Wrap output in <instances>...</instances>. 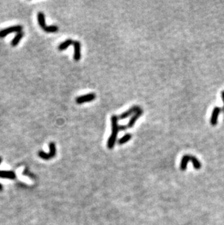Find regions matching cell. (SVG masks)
Here are the masks:
<instances>
[{
  "label": "cell",
  "instance_id": "12",
  "mask_svg": "<svg viewBox=\"0 0 224 225\" xmlns=\"http://www.w3.org/2000/svg\"><path fill=\"white\" fill-rule=\"evenodd\" d=\"M23 35H24V34L22 32H19V33L17 34V35H15V36L12 39V42H11V45H12V47H15V46L18 45V43H20V41L23 38Z\"/></svg>",
  "mask_w": 224,
  "mask_h": 225
},
{
  "label": "cell",
  "instance_id": "10",
  "mask_svg": "<svg viewBox=\"0 0 224 225\" xmlns=\"http://www.w3.org/2000/svg\"><path fill=\"white\" fill-rule=\"evenodd\" d=\"M72 44H74V41H73L72 39H66V41L63 42L61 44L59 45V46H58V50H59L60 51H63V50H66V49Z\"/></svg>",
  "mask_w": 224,
  "mask_h": 225
},
{
  "label": "cell",
  "instance_id": "6",
  "mask_svg": "<svg viewBox=\"0 0 224 225\" xmlns=\"http://www.w3.org/2000/svg\"><path fill=\"white\" fill-rule=\"evenodd\" d=\"M143 109L141 108L138 112H135V113L131 117H130L128 124H127V127H128V128H132L134 126H135V122H136L137 120L139 119L140 117L143 115Z\"/></svg>",
  "mask_w": 224,
  "mask_h": 225
},
{
  "label": "cell",
  "instance_id": "2",
  "mask_svg": "<svg viewBox=\"0 0 224 225\" xmlns=\"http://www.w3.org/2000/svg\"><path fill=\"white\" fill-rule=\"evenodd\" d=\"M22 29H23V26L20 25H17V26H10L9 28H6L5 29L0 31V38H4L8 35L9 34L14 33V32H21Z\"/></svg>",
  "mask_w": 224,
  "mask_h": 225
},
{
  "label": "cell",
  "instance_id": "18",
  "mask_svg": "<svg viewBox=\"0 0 224 225\" xmlns=\"http://www.w3.org/2000/svg\"><path fill=\"white\" fill-rule=\"evenodd\" d=\"M2 190H3V187H2V185H1V184H0V192H1V191H2Z\"/></svg>",
  "mask_w": 224,
  "mask_h": 225
},
{
  "label": "cell",
  "instance_id": "13",
  "mask_svg": "<svg viewBox=\"0 0 224 225\" xmlns=\"http://www.w3.org/2000/svg\"><path fill=\"white\" fill-rule=\"evenodd\" d=\"M132 139V134L131 133H126L124 136H123L121 139H120L118 140V144L120 145H122V144H126L130 140H131Z\"/></svg>",
  "mask_w": 224,
  "mask_h": 225
},
{
  "label": "cell",
  "instance_id": "16",
  "mask_svg": "<svg viewBox=\"0 0 224 225\" xmlns=\"http://www.w3.org/2000/svg\"><path fill=\"white\" fill-rule=\"evenodd\" d=\"M128 128L127 126H120V130H125Z\"/></svg>",
  "mask_w": 224,
  "mask_h": 225
},
{
  "label": "cell",
  "instance_id": "9",
  "mask_svg": "<svg viewBox=\"0 0 224 225\" xmlns=\"http://www.w3.org/2000/svg\"><path fill=\"white\" fill-rule=\"evenodd\" d=\"M37 19H38V23L40 24V27L44 30L47 26H46V23H45V15L43 12H40L37 15Z\"/></svg>",
  "mask_w": 224,
  "mask_h": 225
},
{
  "label": "cell",
  "instance_id": "5",
  "mask_svg": "<svg viewBox=\"0 0 224 225\" xmlns=\"http://www.w3.org/2000/svg\"><path fill=\"white\" fill-rule=\"evenodd\" d=\"M221 109L218 106H215L213 109L212 112V115H211L210 117V125L212 126H215L218 124V117H219L220 113H221Z\"/></svg>",
  "mask_w": 224,
  "mask_h": 225
},
{
  "label": "cell",
  "instance_id": "19",
  "mask_svg": "<svg viewBox=\"0 0 224 225\" xmlns=\"http://www.w3.org/2000/svg\"><path fill=\"white\" fill-rule=\"evenodd\" d=\"M2 158L1 157H0V164L2 163Z\"/></svg>",
  "mask_w": 224,
  "mask_h": 225
},
{
  "label": "cell",
  "instance_id": "15",
  "mask_svg": "<svg viewBox=\"0 0 224 225\" xmlns=\"http://www.w3.org/2000/svg\"><path fill=\"white\" fill-rule=\"evenodd\" d=\"M23 174H24L25 176H29L32 177V178H33V177H34V176H32V174H31L30 172H29V170H28V168H25L24 171H23Z\"/></svg>",
  "mask_w": 224,
  "mask_h": 225
},
{
  "label": "cell",
  "instance_id": "1",
  "mask_svg": "<svg viewBox=\"0 0 224 225\" xmlns=\"http://www.w3.org/2000/svg\"><path fill=\"white\" fill-rule=\"evenodd\" d=\"M119 117L117 115H112L111 117V133L109 136V140L107 142V147L109 150H112L114 147L116 141L117 140V134L120 131V126L118 125Z\"/></svg>",
  "mask_w": 224,
  "mask_h": 225
},
{
  "label": "cell",
  "instance_id": "14",
  "mask_svg": "<svg viewBox=\"0 0 224 225\" xmlns=\"http://www.w3.org/2000/svg\"><path fill=\"white\" fill-rule=\"evenodd\" d=\"M44 32H47V33H54V32H58V27L57 26H47V27L44 29Z\"/></svg>",
  "mask_w": 224,
  "mask_h": 225
},
{
  "label": "cell",
  "instance_id": "7",
  "mask_svg": "<svg viewBox=\"0 0 224 225\" xmlns=\"http://www.w3.org/2000/svg\"><path fill=\"white\" fill-rule=\"evenodd\" d=\"M74 59L76 61H79L81 58V43L79 41H74Z\"/></svg>",
  "mask_w": 224,
  "mask_h": 225
},
{
  "label": "cell",
  "instance_id": "3",
  "mask_svg": "<svg viewBox=\"0 0 224 225\" xmlns=\"http://www.w3.org/2000/svg\"><path fill=\"white\" fill-rule=\"evenodd\" d=\"M96 98V95L94 93H90L86 94V95H81V96L77 97L76 98V102L78 104H82L87 103V102H90V101H94Z\"/></svg>",
  "mask_w": 224,
  "mask_h": 225
},
{
  "label": "cell",
  "instance_id": "17",
  "mask_svg": "<svg viewBox=\"0 0 224 225\" xmlns=\"http://www.w3.org/2000/svg\"><path fill=\"white\" fill-rule=\"evenodd\" d=\"M221 98H222L223 102V109H224V91L221 92Z\"/></svg>",
  "mask_w": 224,
  "mask_h": 225
},
{
  "label": "cell",
  "instance_id": "4",
  "mask_svg": "<svg viewBox=\"0 0 224 225\" xmlns=\"http://www.w3.org/2000/svg\"><path fill=\"white\" fill-rule=\"evenodd\" d=\"M141 109V107H140L139 106H137V105H134V106H132V107L130 108V109H128V110H127L126 112H123L122 114H121V115L119 116V119H126V118L129 117H130L131 115H133L135 113V112H138L139 109Z\"/></svg>",
  "mask_w": 224,
  "mask_h": 225
},
{
  "label": "cell",
  "instance_id": "8",
  "mask_svg": "<svg viewBox=\"0 0 224 225\" xmlns=\"http://www.w3.org/2000/svg\"><path fill=\"white\" fill-rule=\"evenodd\" d=\"M0 178L15 179L16 178L15 173L10 171H0Z\"/></svg>",
  "mask_w": 224,
  "mask_h": 225
},
{
  "label": "cell",
  "instance_id": "11",
  "mask_svg": "<svg viewBox=\"0 0 224 225\" xmlns=\"http://www.w3.org/2000/svg\"><path fill=\"white\" fill-rule=\"evenodd\" d=\"M188 159L189 161H191L193 164V166L194 167L196 170H199L201 168V164L200 163L199 160L197 158V157H194V156L188 155Z\"/></svg>",
  "mask_w": 224,
  "mask_h": 225
}]
</instances>
